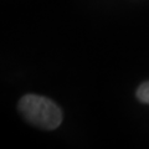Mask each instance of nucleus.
<instances>
[{
  "mask_svg": "<svg viewBox=\"0 0 149 149\" xmlns=\"http://www.w3.org/2000/svg\"><path fill=\"white\" fill-rule=\"evenodd\" d=\"M19 111L32 125L42 129H56L62 122V112L46 97L26 95L19 102Z\"/></svg>",
  "mask_w": 149,
  "mask_h": 149,
  "instance_id": "1",
  "label": "nucleus"
},
{
  "mask_svg": "<svg viewBox=\"0 0 149 149\" xmlns=\"http://www.w3.org/2000/svg\"><path fill=\"white\" fill-rule=\"evenodd\" d=\"M137 98L142 103L149 104V81L142 83L139 88L137 90Z\"/></svg>",
  "mask_w": 149,
  "mask_h": 149,
  "instance_id": "2",
  "label": "nucleus"
}]
</instances>
